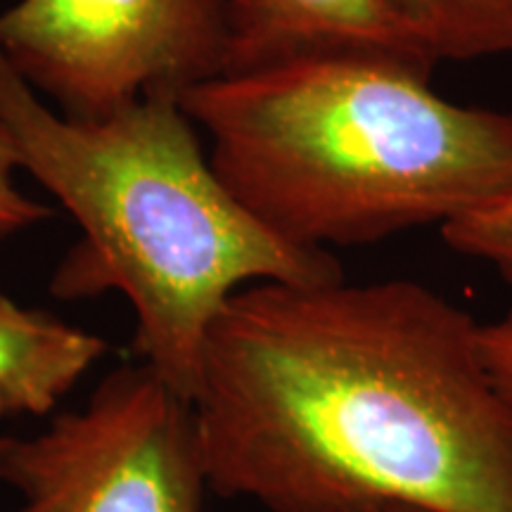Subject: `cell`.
<instances>
[{"instance_id":"6da1fadb","label":"cell","mask_w":512,"mask_h":512,"mask_svg":"<svg viewBox=\"0 0 512 512\" xmlns=\"http://www.w3.org/2000/svg\"><path fill=\"white\" fill-rule=\"evenodd\" d=\"M484 325L415 280L235 292L192 399L209 491L268 512H512Z\"/></svg>"},{"instance_id":"7a4b0ae2","label":"cell","mask_w":512,"mask_h":512,"mask_svg":"<svg viewBox=\"0 0 512 512\" xmlns=\"http://www.w3.org/2000/svg\"><path fill=\"white\" fill-rule=\"evenodd\" d=\"M200 128L169 95L102 117L53 110L0 53V138L79 223L53 278L55 297L124 294L133 351L192 403L207 332L256 283L344 278L325 249L302 247L254 216L216 174Z\"/></svg>"},{"instance_id":"3957f363","label":"cell","mask_w":512,"mask_h":512,"mask_svg":"<svg viewBox=\"0 0 512 512\" xmlns=\"http://www.w3.org/2000/svg\"><path fill=\"white\" fill-rule=\"evenodd\" d=\"M178 100L230 192L302 247L444 228L512 188V110L448 100L392 57L280 62Z\"/></svg>"},{"instance_id":"277c9868","label":"cell","mask_w":512,"mask_h":512,"mask_svg":"<svg viewBox=\"0 0 512 512\" xmlns=\"http://www.w3.org/2000/svg\"><path fill=\"white\" fill-rule=\"evenodd\" d=\"M0 482L15 512H202L209 491L192 403L143 361L34 437H0Z\"/></svg>"},{"instance_id":"5b68a950","label":"cell","mask_w":512,"mask_h":512,"mask_svg":"<svg viewBox=\"0 0 512 512\" xmlns=\"http://www.w3.org/2000/svg\"><path fill=\"white\" fill-rule=\"evenodd\" d=\"M0 53L69 117L181 98L223 72L226 0H17Z\"/></svg>"},{"instance_id":"8992f818","label":"cell","mask_w":512,"mask_h":512,"mask_svg":"<svg viewBox=\"0 0 512 512\" xmlns=\"http://www.w3.org/2000/svg\"><path fill=\"white\" fill-rule=\"evenodd\" d=\"M330 55L439 64L394 0H226L221 74Z\"/></svg>"},{"instance_id":"52a82bcc","label":"cell","mask_w":512,"mask_h":512,"mask_svg":"<svg viewBox=\"0 0 512 512\" xmlns=\"http://www.w3.org/2000/svg\"><path fill=\"white\" fill-rule=\"evenodd\" d=\"M105 349L93 332L0 292V420L53 413Z\"/></svg>"},{"instance_id":"ba28073f","label":"cell","mask_w":512,"mask_h":512,"mask_svg":"<svg viewBox=\"0 0 512 512\" xmlns=\"http://www.w3.org/2000/svg\"><path fill=\"white\" fill-rule=\"evenodd\" d=\"M437 62L512 55V0H394Z\"/></svg>"},{"instance_id":"9c48e42d","label":"cell","mask_w":512,"mask_h":512,"mask_svg":"<svg viewBox=\"0 0 512 512\" xmlns=\"http://www.w3.org/2000/svg\"><path fill=\"white\" fill-rule=\"evenodd\" d=\"M453 252L496 268L512 285V188L441 228Z\"/></svg>"},{"instance_id":"30bf717a","label":"cell","mask_w":512,"mask_h":512,"mask_svg":"<svg viewBox=\"0 0 512 512\" xmlns=\"http://www.w3.org/2000/svg\"><path fill=\"white\" fill-rule=\"evenodd\" d=\"M15 171V159H12L5 140L0 138V242L31 226H38L50 216L46 204L36 202L34 197L17 188Z\"/></svg>"},{"instance_id":"8fae6325","label":"cell","mask_w":512,"mask_h":512,"mask_svg":"<svg viewBox=\"0 0 512 512\" xmlns=\"http://www.w3.org/2000/svg\"><path fill=\"white\" fill-rule=\"evenodd\" d=\"M482 332L491 373L512 399V309L494 323H486Z\"/></svg>"},{"instance_id":"7c38bea8","label":"cell","mask_w":512,"mask_h":512,"mask_svg":"<svg viewBox=\"0 0 512 512\" xmlns=\"http://www.w3.org/2000/svg\"><path fill=\"white\" fill-rule=\"evenodd\" d=\"M358 512H430V510H420V508H408V505H394V503H384V505H370V508H363Z\"/></svg>"}]
</instances>
